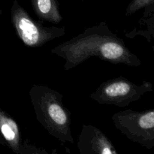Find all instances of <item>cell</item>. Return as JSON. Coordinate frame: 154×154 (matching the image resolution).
Wrapping results in <instances>:
<instances>
[{"instance_id": "cell-1", "label": "cell", "mask_w": 154, "mask_h": 154, "mask_svg": "<svg viewBox=\"0 0 154 154\" xmlns=\"http://www.w3.org/2000/svg\"><path fill=\"white\" fill-rule=\"evenodd\" d=\"M65 60L64 69L71 70L91 57H96L112 64L139 66L141 61L102 21L86 28L81 34L60 44L51 51Z\"/></svg>"}, {"instance_id": "cell-2", "label": "cell", "mask_w": 154, "mask_h": 154, "mask_svg": "<svg viewBox=\"0 0 154 154\" xmlns=\"http://www.w3.org/2000/svg\"><path fill=\"white\" fill-rule=\"evenodd\" d=\"M36 119L51 136L62 143H74L71 111L63 104V96L48 86L34 84L29 92Z\"/></svg>"}, {"instance_id": "cell-3", "label": "cell", "mask_w": 154, "mask_h": 154, "mask_svg": "<svg viewBox=\"0 0 154 154\" xmlns=\"http://www.w3.org/2000/svg\"><path fill=\"white\" fill-rule=\"evenodd\" d=\"M11 22L17 35L28 48H40L66 34L64 27L45 26L42 21L35 20L16 0L11 9Z\"/></svg>"}, {"instance_id": "cell-4", "label": "cell", "mask_w": 154, "mask_h": 154, "mask_svg": "<svg viewBox=\"0 0 154 154\" xmlns=\"http://www.w3.org/2000/svg\"><path fill=\"white\" fill-rule=\"evenodd\" d=\"M153 90V85L149 81L138 85L124 77H117L102 83L90 98L100 105L124 108Z\"/></svg>"}, {"instance_id": "cell-5", "label": "cell", "mask_w": 154, "mask_h": 154, "mask_svg": "<svg viewBox=\"0 0 154 154\" xmlns=\"http://www.w3.org/2000/svg\"><path fill=\"white\" fill-rule=\"evenodd\" d=\"M115 127L131 141L147 149L154 147V109L136 111L131 109L112 116Z\"/></svg>"}, {"instance_id": "cell-6", "label": "cell", "mask_w": 154, "mask_h": 154, "mask_svg": "<svg viewBox=\"0 0 154 154\" xmlns=\"http://www.w3.org/2000/svg\"><path fill=\"white\" fill-rule=\"evenodd\" d=\"M0 134L8 146L17 154H48L42 148L32 145L26 140L16 120L6 111L0 108Z\"/></svg>"}, {"instance_id": "cell-7", "label": "cell", "mask_w": 154, "mask_h": 154, "mask_svg": "<svg viewBox=\"0 0 154 154\" xmlns=\"http://www.w3.org/2000/svg\"><path fill=\"white\" fill-rule=\"evenodd\" d=\"M77 147L81 154H117L112 141L101 129L84 124L78 136Z\"/></svg>"}, {"instance_id": "cell-8", "label": "cell", "mask_w": 154, "mask_h": 154, "mask_svg": "<svg viewBox=\"0 0 154 154\" xmlns=\"http://www.w3.org/2000/svg\"><path fill=\"white\" fill-rule=\"evenodd\" d=\"M33 11L39 20L58 24L63 20L57 0H30Z\"/></svg>"}, {"instance_id": "cell-9", "label": "cell", "mask_w": 154, "mask_h": 154, "mask_svg": "<svg viewBox=\"0 0 154 154\" xmlns=\"http://www.w3.org/2000/svg\"><path fill=\"white\" fill-rule=\"evenodd\" d=\"M153 1L154 0H132L129 5L127 6L126 10L125 15L126 16H131L135 13L136 11H139L141 8H145L146 11L144 14V17H148L149 15V7L153 6Z\"/></svg>"}, {"instance_id": "cell-10", "label": "cell", "mask_w": 154, "mask_h": 154, "mask_svg": "<svg viewBox=\"0 0 154 154\" xmlns=\"http://www.w3.org/2000/svg\"><path fill=\"white\" fill-rule=\"evenodd\" d=\"M0 144H2V145H5V143H4V140H3L1 134H0Z\"/></svg>"}]
</instances>
